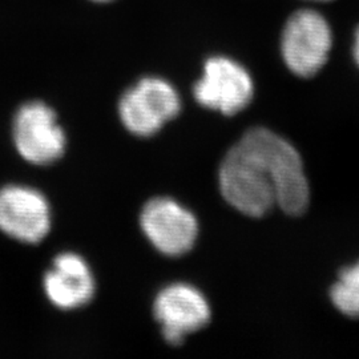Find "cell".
I'll list each match as a JSON object with an SVG mask.
<instances>
[{"instance_id": "obj_1", "label": "cell", "mask_w": 359, "mask_h": 359, "mask_svg": "<svg viewBox=\"0 0 359 359\" xmlns=\"http://www.w3.org/2000/svg\"><path fill=\"white\" fill-rule=\"evenodd\" d=\"M218 182L224 198L249 217H264L274 206L301 216L310 203L301 156L266 128L248 130L231 148L219 167Z\"/></svg>"}, {"instance_id": "obj_2", "label": "cell", "mask_w": 359, "mask_h": 359, "mask_svg": "<svg viewBox=\"0 0 359 359\" xmlns=\"http://www.w3.org/2000/svg\"><path fill=\"white\" fill-rule=\"evenodd\" d=\"M333 48V31L326 18L305 8L292 13L283 28L281 55L286 67L299 77L317 75Z\"/></svg>"}, {"instance_id": "obj_3", "label": "cell", "mask_w": 359, "mask_h": 359, "mask_svg": "<svg viewBox=\"0 0 359 359\" xmlns=\"http://www.w3.org/2000/svg\"><path fill=\"white\" fill-rule=\"evenodd\" d=\"M180 111L179 92L161 77H144L118 102V115L124 127L140 137L156 135Z\"/></svg>"}, {"instance_id": "obj_4", "label": "cell", "mask_w": 359, "mask_h": 359, "mask_svg": "<svg viewBox=\"0 0 359 359\" xmlns=\"http://www.w3.org/2000/svg\"><path fill=\"white\" fill-rule=\"evenodd\" d=\"M193 95L197 103L208 109L236 115L252 102L255 83L244 65L228 56H213L206 60Z\"/></svg>"}, {"instance_id": "obj_5", "label": "cell", "mask_w": 359, "mask_h": 359, "mask_svg": "<svg viewBox=\"0 0 359 359\" xmlns=\"http://www.w3.org/2000/svg\"><path fill=\"white\" fill-rule=\"evenodd\" d=\"M13 130L18 152L34 165H51L65 154V130L55 111L46 103L22 105L13 118Z\"/></svg>"}, {"instance_id": "obj_6", "label": "cell", "mask_w": 359, "mask_h": 359, "mask_svg": "<svg viewBox=\"0 0 359 359\" xmlns=\"http://www.w3.org/2000/svg\"><path fill=\"white\" fill-rule=\"evenodd\" d=\"M140 225L151 244L169 257L191 252L198 234V224L192 212L167 197L154 198L145 204Z\"/></svg>"}, {"instance_id": "obj_7", "label": "cell", "mask_w": 359, "mask_h": 359, "mask_svg": "<svg viewBox=\"0 0 359 359\" xmlns=\"http://www.w3.org/2000/svg\"><path fill=\"white\" fill-rule=\"evenodd\" d=\"M51 229V208L41 193L8 185L0 189V231L23 244L41 243Z\"/></svg>"}, {"instance_id": "obj_8", "label": "cell", "mask_w": 359, "mask_h": 359, "mask_svg": "<svg viewBox=\"0 0 359 359\" xmlns=\"http://www.w3.org/2000/svg\"><path fill=\"white\" fill-rule=\"evenodd\" d=\"M154 318L161 325L168 344L177 346L188 334L194 333L210 321V308L204 294L188 283L164 287L154 299Z\"/></svg>"}, {"instance_id": "obj_9", "label": "cell", "mask_w": 359, "mask_h": 359, "mask_svg": "<svg viewBox=\"0 0 359 359\" xmlns=\"http://www.w3.org/2000/svg\"><path fill=\"white\" fill-rule=\"evenodd\" d=\"M44 290L52 305L63 310L81 308L95 295L96 285L88 264L75 253H62L44 276Z\"/></svg>"}, {"instance_id": "obj_10", "label": "cell", "mask_w": 359, "mask_h": 359, "mask_svg": "<svg viewBox=\"0 0 359 359\" xmlns=\"http://www.w3.org/2000/svg\"><path fill=\"white\" fill-rule=\"evenodd\" d=\"M334 306L350 318H359V261L339 273L330 289Z\"/></svg>"}, {"instance_id": "obj_11", "label": "cell", "mask_w": 359, "mask_h": 359, "mask_svg": "<svg viewBox=\"0 0 359 359\" xmlns=\"http://www.w3.org/2000/svg\"><path fill=\"white\" fill-rule=\"evenodd\" d=\"M353 55H354V60L359 67V27L355 31V35H354V46H353Z\"/></svg>"}, {"instance_id": "obj_12", "label": "cell", "mask_w": 359, "mask_h": 359, "mask_svg": "<svg viewBox=\"0 0 359 359\" xmlns=\"http://www.w3.org/2000/svg\"><path fill=\"white\" fill-rule=\"evenodd\" d=\"M93 1H97V3H108L111 0H93Z\"/></svg>"}, {"instance_id": "obj_13", "label": "cell", "mask_w": 359, "mask_h": 359, "mask_svg": "<svg viewBox=\"0 0 359 359\" xmlns=\"http://www.w3.org/2000/svg\"><path fill=\"white\" fill-rule=\"evenodd\" d=\"M310 1H320V3H325V1H332V0H310Z\"/></svg>"}]
</instances>
